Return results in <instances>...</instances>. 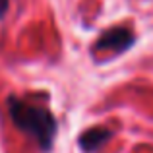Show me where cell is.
Instances as JSON below:
<instances>
[{
    "label": "cell",
    "instance_id": "obj_1",
    "mask_svg": "<svg viewBox=\"0 0 153 153\" xmlns=\"http://www.w3.org/2000/svg\"><path fill=\"white\" fill-rule=\"evenodd\" d=\"M8 112L16 128L31 136L41 151L52 149L56 132H58V122L51 108L12 95L8 97Z\"/></svg>",
    "mask_w": 153,
    "mask_h": 153
},
{
    "label": "cell",
    "instance_id": "obj_2",
    "mask_svg": "<svg viewBox=\"0 0 153 153\" xmlns=\"http://www.w3.org/2000/svg\"><path fill=\"white\" fill-rule=\"evenodd\" d=\"M136 43V35L126 27H112L101 33V37L95 41L93 51H107L112 54H122Z\"/></svg>",
    "mask_w": 153,
    "mask_h": 153
},
{
    "label": "cell",
    "instance_id": "obj_3",
    "mask_svg": "<svg viewBox=\"0 0 153 153\" xmlns=\"http://www.w3.org/2000/svg\"><path fill=\"white\" fill-rule=\"evenodd\" d=\"M111 138H112V130L103 128V126H95V128H89V130L83 132V134L79 136L78 143L85 153H93V151H97L99 147H103Z\"/></svg>",
    "mask_w": 153,
    "mask_h": 153
},
{
    "label": "cell",
    "instance_id": "obj_4",
    "mask_svg": "<svg viewBox=\"0 0 153 153\" xmlns=\"http://www.w3.org/2000/svg\"><path fill=\"white\" fill-rule=\"evenodd\" d=\"M8 8H10V0H0V19L6 18Z\"/></svg>",
    "mask_w": 153,
    "mask_h": 153
}]
</instances>
